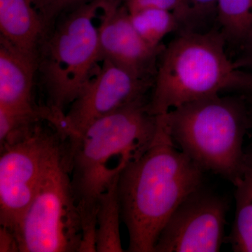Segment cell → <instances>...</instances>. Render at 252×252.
Segmentation results:
<instances>
[{
  "instance_id": "1",
  "label": "cell",
  "mask_w": 252,
  "mask_h": 252,
  "mask_svg": "<svg viewBox=\"0 0 252 252\" xmlns=\"http://www.w3.org/2000/svg\"><path fill=\"white\" fill-rule=\"evenodd\" d=\"M157 128V116L144 97L66 138L71 182L82 221L79 252H96L99 198L124 167L149 148Z\"/></svg>"
},
{
  "instance_id": "2",
  "label": "cell",
  "mask_w": 252,
  "mask_h": 252,
  "mask_svg": "<svg viewBox=\"0 0 252 252\" xmlns=\"http://www.w3.org/2000/svg\"><path fill=\"white\" fill-rule=\"evenodd\" d=\"M153 142L119 175L121 216L130 252H154L164 225L189 195L201 188L203 170L172 140L165 114L157 116Z\"/></svg>"
},
{
  "instance_id": "3",
  "label": "cell",
  "mask_w": 252,
  "mask_h": 252,
  "mask_svg": "<svg viewBox=\"0 0 252 252\" xmlns=\"http://www.w3.org/2000/svg\"><path fill=\"white\" fill-rule=\"evenodd\" d=\"M220 30H182L159 58L150 110L167 114L184 104L239 89L242 72L227 56Z\"/></svg>"
},
{
  "instance_id": "4",
  "label": "cell",
  "mask_w": 252,
  "mask_h": 252,
  "mask_svg": "<svg viewBox=\"0 0 252 252\" xmlns=\"http://www.w3.org/2000/svg\"><path fill=\"white\" fill-rule=\"evenodd\" d=\"M122 0H92L55 23L41 46L37 71L52 114L62 117L100 61L99 36Z\"/></svg>"
},
{
  "instance_id": "5",
  "label": "cell",
  "mask_w": 252,
  "mask_h": 252,
  "mask_svg": "<svg viewBox=\"0 0 252 252\" xmlns=\"http://www.w3.org/2000/svg\"><path fill=\"white\" fill-rule=\"evenodd\" d=\"M169 132L181 150L204 172L234 183L241 174L243 140L251 123L241 99L220 94L165 114Z\"/></svg>"
},
{
  "instance_id": "6",
  "label": "cell",
  "mask_w": 252,
  "mask_h": 252,
  "mask_svg": "<svg viewBox=\"0 0 252 252\" xmlns=\"http://www.w3.org/2000/svg\"><path fill=\"white\" fill-rule=\"evenodd\" d=\"M20 252H79L82 221L63 140L16 232Z\"/></svg>"
},
{
  "instance_id": "7",
  "label": "cell",
  "mask_w": 252,
  "mask_h": 252,
  "mask_svg": "<svg viewBox=\"0 0 252 252\" xmlns=\"http://www.w3.org/2000/svg\"><path fill=\"white\" fill-rule=\"evenodd\" d=\"M41 121L26 138L0 148V225L15 235L64 140L56 128L54 132L44 128Z\"/></svg>"
},
{
  "instance_id": "8",
  "label": "cell",
  "mask_w": 252,
  "mask_h": 252,
  "mask_svg": "<svg viewBox=\"0 0 252 252\" xmlns=\"http://www.w3.org/2000/svg\"><path fill=\"white\" fill-rule=\"evenodd\" d=\"M80 94L58 123L64 138L79 135L90 124L145 97L154 79L142 77L107 59L100 61Z\"/></svg>"
},
{
  "instance_id": "9",
  "label": "cell",
  "mask_w": 252,
  "mask_h": 252,
  "mask_svg": "<svg viewBox=\"0 0 252 252\" xmlns=\"http://www.w3.org/2000/svg\"><path fill=\"white\" fill-rule=\"evenodd\" d=\"M226 199L200 188L177 207L154 252H217L225 240Z\"/></svg>"
},
{
  "instance_id": "10",
  "label": "cell",
  "mask_w": 252,
  "mask_h": 252,
  "mask_svg": "<svg viewBox=\"0 0 252 252\" xmlns=\"http://www.w3.org/2000/svg\"><path fill=\"white\" fill-rule=\"evenodd\" d=\"M164 48H154L141 37L125 5L109 15L101 30L100 61L109 60L142 77L155 78L157 61Z\"/></svg>"
},
{
  "instance_id": "11",
  "label": "cell",
  "mask_w": 252,
  "mask_h": 252,
  "mask_svg": "<svg viewBox=\"0 0 252 252\" xmlns=\"http://www.w3.org/2000/svg\"><path fill=\"white\" fill-rule=\"evenodd\" d=\"M0 38L37 63L49 34L34 0H0Z\"/></svg>"
},
{
  "instance_id": "12",
  "label": "cell",
  "mask_w": 252,
  "mask_h": 252,
  "mask_svg": "<svg viewBox=\"0 0 252 252\" xmlns=\"http://www.w3.org/2000/svg\"><path fill=\"white\" fill-rule=\"evenodd\" d=\"M37 63L28 59L0 38V107L16 112L40 114L44 107L33 98Z\"/></svg>"
},
{
  "instance_id": "13",
  "label": "cell",
  "mask_w": 252,
  "mask_h": 252,
  "mask_svg": "<svg viewBox=\"0 0 252 252\" xmlns=\"http://www.w3.org/2000/svg\"><path fill=\"white\" fill-rule=\"evenodd\" d=\"M233 185L236 209L228 242L235 252H252V148L245 152L241 174Z\"/></svg>"
},
{
  "instance_id": "14",
  "label": "cell",
  "mask_w": 252,
  "mask_h": 252,
  "mask_svg": "<svg viewBox=\"0 0 252 252\" xmlns=\"http://www.w3.org/2000/svg\"><path fill=\"white\" fill-rule=\"evenodd\" d=\"M119 177L99 198L96 219L95 248L97 252H124L120 235L122 216L118 195Z\"/></svg>"
},
{
  "instance_id": "15",
  "label": "cell",
  "mask_w": 252,
  "mask_h": 252,
  "mask_svg": "<svg viewBox=\"0 0 252 252\" xmlns=\"http://www.w3.org/2000/svg\"><path fill=\"white\" fill-rule=\"evenodd\" d=\"M217 20L226 44L243 49L252 41V0H217Z\"/></svg>"
},
{
  "instance_id": "16",
  "label": "cell",
  "mask_w": 252,
  "mask_h": 252,
  "mask_svg": "<svg viewBox=\"0 0 252 252\" xmlns=\"http://www.w3.org/2000/svg\"><path fill=\"white\" fill-rule=\"evenodd\" d=\"M129 14L136 31L154 48L163 47L162 41L164 38L183 28L177 16L167 10L147 8Z\"/></svg>"
},
{
  "instance_id": "17",
  "label": "cell",
  "mask_w": 252,
  "mask_h": 252,
  "mask_svg": "<svg viewBox=\"0 0 252 252\" xmlns=\"http://www.w3.org/2000/svg\"><path fill=\"white\" fill-rule=\"evenodd\" d=\"M125 6L129 13L147 8L167 10L177 16L183 30H194L193 14L185 0H125Z\"/></svg>"
},
{
  "instance_id": "18",
  "label": "cell",
  "mask_w": 252,
  "mask_h": 252,
  "mask_svg": "<svg viewBox=\"0 0 252 252\" xmlns=\"http://www.w3.org/2000/svg\"><path fill=\"white\" fill-rule=\"evenodd\" d=\"M48 31L52 30L58 18L92 0H34Z\"/></svg>"
},
{
  "instance_id": "19",
  "label": "cell",
  "mask_w": 252,
  "mask_h": 252,
  "mask_svg": "<svg viewBox=\"0 0 252 252\" xmlns=\"http://www.w3.org/2000/svg\"><path fill=\"white\" fill-rule=\"evenodd\" d=\"M191 10L195 23L217 14V0H185Z\"/></svg>"
},
{
  "instance_id": "20",
  "label": "cell",
  "mask_w": 252,
  "mask_h": 252,
  "mask_svg": "<svg viewBox=\"0 0 252 252\" xmlns=\"http://www.w3.org/2000/svg\"><path fill=\"white\" fill-rule=\"evenodd\" d=\"M0 252H19L16 235L14 232L3 226L0 227Z\"/></svg>"
},
{
  "instance_id": "21",
  "label": "cell",
  "mask_w": 252,
  "mask_h": 252,
  "mask_svg": "<svg viewBox=\"0 0 252 252\" xmlns=\"http://www.w3.org/2000/svg\"><path fill=\"white\" fill-rule=\"evenodd\" d=\"M243 50V52L242 56L234 62L235 66L238 69L243 67L252 68V41L244 46Z\"/></svg>"
},
{
  "instance_id": "22",
  "label": "cell",
  "mask_w": 252,
  "mask_h": 252,
  "mask_svg": "<svg viewBox=\"0 0 252 252\" xmlns=\"http://www.w3.org/2000/svg\"><path fill=\"white\" fill-rule=\"evenodd\" d=\"M240 89L249 91L252 94V73L245 72L243 71L242 83Z\"/></svg>"
},
{
  "instance_id": "23",
  "label": "cell",
  "mask_w": 252,
  "mask_h": 252,
  "mask_svg": "<svg viewBox=\"0 0 252 252\" xmlns=\"http://www.w3.org/2000/svg\"><path fill=\"white\" fill-rule=\"evenodd\" d=\"M251 120L252 121V117H251Z\"/></svg>"
}]
</instances>
